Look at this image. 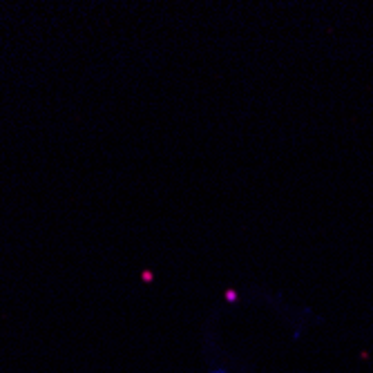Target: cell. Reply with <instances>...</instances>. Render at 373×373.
I'll return each instance as SVG.
<instances>
[{
	"mask_svg": "<svg viewBox=\"0 0 373 373\" xmlns=\"http://www.w3.org/2000/svg\"><path fill=\"white\" fill-rule=\"evenodd\" d=\"M210 373H226V371H210Z\"/></svg>",
	"mask_w": 373,
	"mask_h": 373,
	"instance_id": "1",
	"label": "cell"
}]
</instances>
